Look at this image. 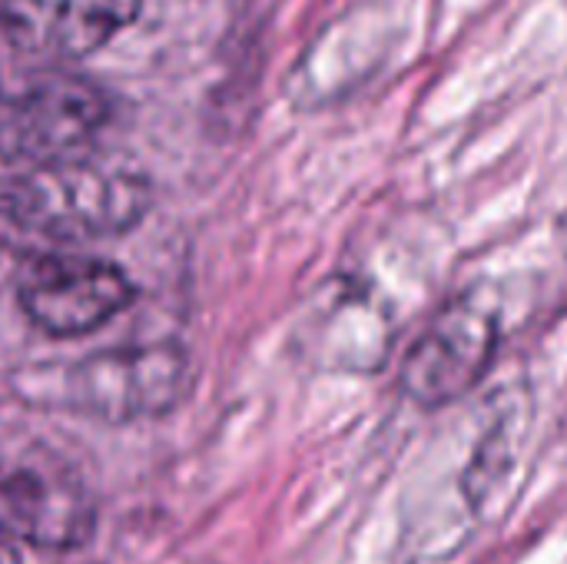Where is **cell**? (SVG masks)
<instances>
[{
  "instance_id": "obj_1",
  "label": "cell",
  "mask_w": 567,
  "mask_h": 564,
  "mask_svg": "<svg viewBox=\"0 0 567 564\" xmlns=\"http://www.w3.org/2000/svg\"><path fill=\"white\" fill-rule=\"evenodd\" d=\"M150 180L100 153L10 170L0 176V243L50 256L80 243L123 236L150 209Z\"/></svg>"
},
{
  "instance_id": "obj_2",
  "label": "cell",
  "mask_w": 567,
  "mask_h": 564,
  "mask_svg": "<svg viewBox=\"0 0 567 564\" xmlns=\"http://www.w3.org/2000/svg\"><path fill=\"white\" fill-rule=\"evenodd\" d=\"M189 352L176 339L130 342L70 362H43L20 372L17 389L30 402L123 425L176 409L189 389Z\"/></svg>"
},
{
  "instance_id": "obj_3",
  "label": "cell",
  "mask_w": 567,
  "mask_h": 564,
  "mask_svg": "<svg viewBox=\"0 0 567 564\" xmlns=\"http://www.w3.org/2000/svg\"><path fill=\"white\" fill-rule=\"evenodd\" d=\"M110 96L70 70H30L0 83V163L30 170L96 153Z\"/></svg>"
},
{
  "instance_id": "obj_4",
  "label": "cell",
  "mask_w": 567,
  "mask_h": 564,
  "mask_svg": "<svg viewBox=\"0 0 567 564\" xmlns=\"http://www.w3.org/2000/svg\"><path fill=\"white\" fill-rule=\"evenodd\" d=\"M96 502L86 482L56 455L0 462V535L43 552H70L93 539Z\"/></svg>"
},
{
  "instance_id": "obj_5",
  "label": "cell",
  "mask_w": 567,
  "mask_h": 564,
  "mask_svg": "<svg viewBox=\"0 0 567 564\" xmlns=\"http://www.w3.org/2000/svg\"><path fill=\"white\" fill-rule=\"evenodd\" d=\"M498 349V316L482 296H458L435 312L402 362V389L425 409L472 392Z\"/></svg>"
},
{
  "instance_id": "obj_6",
  "label": "cell",
  "mask_w": 567,
  "mask_h": 564,
  "mask_svg": "<svg viewBox=\"0 0 567 564\" xmlns=\"http://www.w3.org/2000/svg\"><path fill=\"white\" fill-rule=\"evenodd\" d=\"M17 302L40 332L53 339H80L133 302V283L113 263L50 253L20 276Z\"/></svg>"
},
{
  "instance_id": "obj_7",
  "label": "cell",
  "mask_w": 567,
  "mask_h": 564,
  "mask_svg": "<svg viewBox=\"0 0 567 564\" xmlns=\"http://www.w3.org/2000/svg\"><path fill=\"white\" fill-rule=\"evenodd\" d=\"M143 0H0L3 37L40 60H80L133 23Z\"/></svg>"
},
{
  "instance_id": "obj_8",
  "label": "cell",
  "mask_w": 567,
  "mask_h": 564,
  "mask_svg": "<svg viewBox=\"0 0 567 564\" xmlns=\"http://www.w3.org/2000/svg\"><path fill=\"white\" fill-rule=\"evenodd\" d=\"M0 564H23L17 548H13V542H7L3 535H0Z\"/></svg>"
}]
</instances>
